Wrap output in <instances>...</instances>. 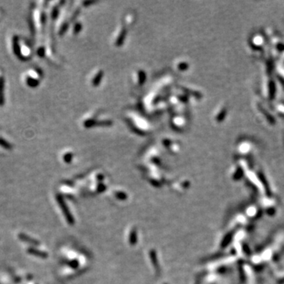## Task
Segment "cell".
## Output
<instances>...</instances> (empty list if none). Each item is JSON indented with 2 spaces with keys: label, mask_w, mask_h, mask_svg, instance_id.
<instances>
[{
  "label": "cell",
  "mask_w": 284,
  "mask_h": 284,
  "mask_svg": "<svg viewBox=\"0 0 284 284\" xmlns=\"http://www.w3.org/2000/svg\"><path fill=\"white\" fill-rule=\"evenodd\" d=\"M4 86H5V78L2 70H0V106L3 105L5 102Z\"/></svg>",
  "instance_id": "1"
}]
</instances>
